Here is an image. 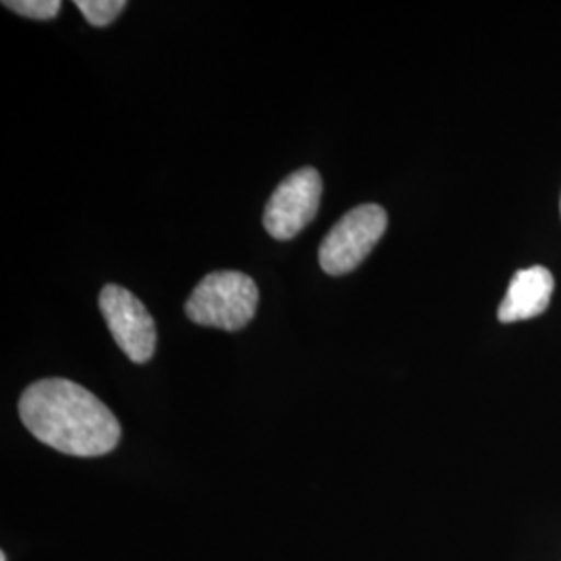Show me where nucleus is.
Segmentation results:
<instances>
[{
	"label": "nucleus",
	"mask_w": 561,
	"mask_h": 561,
	"mask_svg": "<svg viewBox=\"0 0 561 561\" xmlns=\"http://www.w3.org/2000/svg\"><path fill=\"white\" fill-rule=\"evenodd\" d=\"M21 422L38 442L76 458L111 454L121 439L117 416L92 391L69 379H42L20 400Z\"/></svg>",
	"instance_id": "f257e3e1"
},
{
	"label": "nucleus",
	"mask_w": 561,
	"mask_h": 561,
	"mask_svg": "<svg viewBox=\"0 0 561 561\" xmlns=\"http://www.w3.org/2000/svg\"><path fill=\"white\" fill-rule=\"evenodd\" d=\"M261 304L259 285L240 271L206 275L185 301L187 319L201 327L241 331L256 317Z\"/></svg>",
	"instance_id": "f03ea898"
},
{
	"label": "nucleus",
	"mask_w": 561,
	"mask_h": 561,
	"mask_svg": "<svg viewBox=\"0 0 561 561\" xmlns=\"http://www.w3.org/2000/svg\"><path fill=\"white\" fill-rule=\"evenodd\" d=\"M387 213L379 204H362L343 215L324 236L319 248V264L331 277L358 268L387 231Z\"/></svg>",
	"instance_id": "7ed1b4c3"
},
{
	"label": "nucleus",
	"mask_w": 561,
	"mask_h": 561,
	"mask_svg": "<svg viewBox=\"0 0 561 561\" xmlns=\"http://www.w3.org/2000/svg\"><path fill=\"white\" fill-rule=\"evenodd\" d=\"M322 198V178L314 167H304L280 181L264 206L262 222L271 238L294 240L314 221Z\"/></svg>",
	"instance_id": "20e7f679"
},
{
	"label": "nucleus",
	"mask_w": 561,
	"mask_h": 561,
	"mask_svg": "<svg viewBox=\"0 0 561 561\" xmlns=\"http://www.w3.org/2000/svg\"><path fill=\"white\" fill-rule=\"evenodd\" d=\"M99 306L111 335L129 360L146 364L154 356L157 322L129 289L119 285L102 287Z\"/></svg>",
	"instance_id": "39448f33"
},
{
	"label": "nucleus",
	"mask_w": 561,
	"mask_h": 561,
	"mask_svg": "<svg viewBox=\"0 0 561 561\" xmlns=\"http://www.w3.org/2000/svg\"><path fill=\"white\" fill-rule=\"evenodd\" d=\"M553 287V275L545 266L518 271L507 287V294L497 310V319L502 322H518L539 317L551 301Z\"/></svg>",
	"instance_id": "423d86ee"
},
{
	"label": "nucleus",
	"mask_w": 561,
	"mask_h": 561,
	"mask_svg": "<svg viewBox=\"0 0 561 561\" xmlns=\"http://www.w3.org/2000/svg\"><path fill=\"white\" fill-rule=\"evenodd\" d=\"M81 15L94 27H106L119 18L127 7L125 0H76Z\"/></svg>",
	"instance_id": "0eeeda50"
},
{
	"label": "nucleus",
	"mask_w": 561,
	"mask_h": 561,
	"mask_svg": "<svg viewBox=\"0 0 561 561\" xmlns=\"http://www.w3.org/2000/svg\"><path fill=\"white\" fill-rule=\"evenodd\" d=\"M9 11L30 18V20H55L60 13V0H4Z\"/></svg>",
	"instance_id": "6e6552de"
},
{
	"label": "nucleus",
	"mask_w": 561,
	"mask_h": 561,
	"mask_svg": "<svg viewBox=\"0 0 561 561\" xmlns=\"http://www.w3.org/2000/svg\"><path fill=\"white\" fill-rule=\"evenodd\" d=\"M0 561H7V556H4V553H0Z\"/></svg>",
	"instance_id": "1a4fd4ad"
}]
</instances>
